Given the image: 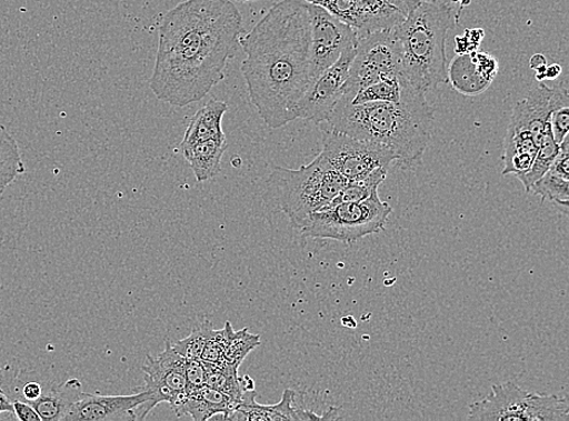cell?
<instances>
[{
  "instance_id": "obj_36",
  "label": "cell",
  "mask_w": 569,
  "mask_h": 421,
  "mask_svg": "<svg viewBox=\"0 0 569 421\" xmlns=\"http://www.w3.org/2000/svg\"><path fill=\"white\" fill-rule=\"evenodd\" d=\"M44 388L38 381H28L24 385L20 387V399L32 403L42 397Z\"/></svg>"
},
{
  "instance_id": "obj_12",
  "label": "cell",
  "mask_w": 569,
  "mask_h": 421,
  "mask_svg": "<svg viewBox=\"0 0 569 421\" xmlns=\"http://www.w3.org/2000/svg\"><path fill=\"white\" fill-rule=\"evenodd\" d=\"M153 408L151 394L147 390L130 397H103L83 392L63 421L143 420Z\"/></svg>"
},
{
  "instance_id": "obj_38",
  "label": "cell",
  "mask_w": 569,
  "mask_h": 421,
  "mask_svg": "<svg viewBox=\"0 0 569 421\" xmlns=\"http://www.w3.org/2000/svg\"><path fill=\"white\" fill-rule=\"evenodd\" d=\"M548 64V59L541 52H537L531 59H529V68H531L535 72L545 69Z\"/></svg>"
},
{
  "instance_id": "obj_18",
  "label": "cell",
  "mask_w": 569,
  "mask_h": 421,
  "mask_svg": "<svg viewBox=\"0 0 569 421\" xmlns=\"http://www.w3.org/2000/svg\"><path fill=\"white\" fill-rule=\"evenodd\" d=\"M170 407L178 417L190 415L194 421H206L218 414H222V418L227 419L237 403L228 394L204 385L200 389L188 390Z\"/></svg>"
},
{
  "instance_id": "obj_6",
  "label": "cell",
  "mask_w": 569,
  "mask_h": 421,
  "mask_svg": "<svg viewBox=\"0 0 569 421\" xmlns=\"http://www.w3.org/2000/svg\"><path fill=\"white\" fill-rule=\"evenodd\" d=\"M392 208L378 191L362 202H347L313 213L300 231L309 239L353 243L386 229Z\"/></svg>"
},
{
  "instance_id": "obj_11",
  "label": "cell",
  "mask_w": 569,
  "mask_h": 421,
  "mask_svg": "<svg viewBox=\"0 0 569 421\" xmlns=\"http://www.w3.org/2000/svg\"><path fill=\"white\" fill-rule=\"evenodd\" d=\"M356 46L342 52L337 62L317 77L297 107V120L326 123L343 94Z\"/></svg>"
},
{
  "instance_id": "obj_31",
  "label": "cell",
  "mask_w": 569,
  "mask_h": 421,
  "mask_svg": "<svg viewBox=\"0 0 569 421\" xmlns=\"http://www.w3.org/2000/svg\"><path fill=\"white\" fill-rule=\"evenodd\" d=\"M210 323H202L193 328L188 338L178 340L173 349L187 360H202V354L210 333Z\"/></svg>"
},
{
  "instance_id": "obj_22",
  "label": "cell",
  "mask_w": 569,
  "mask_h": 421,
  "mask_svg": "<svg viewBox=\"0 0 569 421\" xmlns=\"http://www.w3.org/2000/svg\"><path fill=\"white\" fill-rule=\"evenodd\" d=\"M539 143L526 131L508 130L505 141V153L501 160L505 162L502 176L520 177L531 169Z\"/></svg>"
},
{
  "instance_id": "obj_30",
  "label": "cell",
  "mask_w": 569,
  "mask_h": 421,
  "mask_svg": "<svg viewBox=\"0 0 569 421\" xmlns=\"http://www.w3.org/2000/svg\"><path fill=\"white\" fill-rule=\"evenodd\" d=\"M261 345V338L257 334H250L248 328L241 329L234 333L224 353V363L240 368L248 354Z\"/></svg>"
},
{
  "instance_id": "obj_15",
  "label": "cell",
  "mask_w": 569,
  "mask_h": 421,
  "mask_svg": "<svg viewBox=\"0 0 569 421\" xmlns=\"http://www.w3.org/2000/svg\"><path fill=\"white\" fill-rule=\"evenodd\" d=\"M187 363L171 345L166 341V349L156 358H147L142 367L144 388L150 392L152 403L156 407L162 402L169 404L176 402L188 391Z\"/></svg>"
},
{
  "instance_id": "obj_2",
  "label": "cell",
  "mask_w": 569,
  "mask_h": 421,
  "mask_svg": "<svg viewBox=\"0 0 569 421\" xmlns=\"http://www.w3.org/2000/svg\"><path fill=\"white\" fill-rule=\"evenodd\" d=\"M310 43L307 0H281L240 39L249 98L271 129L297 120L298 103L312 84Z\"/></svg>"
},
{
  "instance_id": "obj_1",
  "label": "cell",
  "mask_w": 569,
  "mask_h": 421,
  "mask_svg": "<svg viewBox=\"0 0 569 421\" xmlns=\"http://www.w3.org/2000/svg\"><path fill=\"white\" fill-rule=\"evenodd\" d=\"M243 33L231 0H187L169 10L158 31L154 97L177 108L203 100L224 78Z\"/></svg>"
},
{
  "instance_id": "obj_17",
  "label": "cell",
  "mask_w": 569,
  "mask_h": 421,
  "mask_svg": "<svg viewBox=\"0 0 569 421\" xmlns=\"http://www.w3.org/2000/svg\"><path fill=\"white\" fill-rule=\"evenodd\" d=\"M256 390L247 391L240 403L227 417L228 420L243 421H295L325 420L311 411L301 410L296 405L297 392L287 389L282 400L276 404L263 405L256 401Z\"/></svg>"
},
{
  "instance_id": "obj_8",
  "label": "cell",
  "mask_w": 569,
  "mask_h": 421,
  "mask_svg": "<svg viewBox=\"0 0 569 421\" xmlns=\"http://www.w3.org/2000/svg\"><path fill=\"white\" fill-rule=\"evenodd\" d=\"M405 77L399 41L393 30L360 37L341 98L357 90L393 77Z\"/></svg>"
},
{
  "instance_id": "obj_24",
  "label": "cell",
  "mask_w": 569,
  "mask_h": 421,
  "mask_svg": "<svg viewBox=\"0 0 569 421\" xmlns=\"http://www.w3.org/2000/svg\"><path fill=\"white\" fill-rule=\"evenodd\" d=\"M206 385L228 394L237 405L241 402L244 392L256 390L254 380L248 375L243 378L238 377V368L233 365H219L209 362H206Z\"/></svg>"
},
{
  "instance_id": "obj_32",
  "label": "cell",
  "mask_w": 569,
  "mask_h": 421,
  "mask_svg": "<svg viewBox=\"0 0 569 421\" xmlns=\"http://www.w3.org/2000/svg\"><path fill=\"white\" fill-rule=\"evenodd\" d=\"M485 38V31L481 29H468L465 34L456 37V52L458 54H469V52L479 50Z\"/></svg>"
},
{
  "instance_id": "obj_33",
  "label": "cell",
  "mask_w": 569,
  "mask_h": 421,
  "mask_svg": "<svg viewBox=\"0 0 569 421\" xmlns=\"http://www.w3.org/2000/svg\"><path fill=\"white\" fill-rule=\"evenodd\" d=\"M551 134L559 144L568 137L569 131V107L555 110L549 121Z\"/></svg>"
},
{
  "instance_id": "obj_13",
  "label": "cell",
  "mask_w": 569,
  "mask_h": 421,
  "mask_svg": "<svg viewBox=\"0 0 569 421\" xmlns=\"http://www.w3.org/2000/svg\"><path fill=\"white\" fill-rule=\"evenodd\" d=\"M320 7L350 24L359 38L393 30L407 17L391 0H323Z\"/></svg>"
},
{
  "instance_id": "obj_23",
  "label": "cell",
  "mask_w": 569,
  "mask_h": 421,
  "mask_svg": "<svg viewBox=\"0 0 569 421\" xmlns=\"http://www.w3.org/2000/svg\"><path fill=\"white\" fill-rule=\"evenodd\" d=\"M228 149L227 136L222 134L196 144L184 153L197 181L214 179L221 172V160Z\"/></svg>"
},
{
  "instance_id": "obj_20",
  "label": "cell",
  "mask_w": 569,
  "mask_h": 421,
  "mask_svg": "<svg viewBox=\"0 0 569 421\" xmlns=\"http://www.w3.org/2000/svg\"><path fill=\"white\" fill-rule=\"evenodd\" d=\"M228 110V103L219 100H210L204 104L190 120L179 147L181 154L188 153L198 143L224 134L221 123Z\"/></svg>"
},
{
  "instance_id": "obj_4",
  "label": "cell",
  "mask_w": 569,
  "mask_h": 421,
  "mask_svg": "<svg viewBox=\"0 0 569 421\" xmlns=\"http://www.w3.org/2000/svg\"><path fill=\"white\" fill-rule=\"evenodd\" d=\"M439 0H421L393 29L399 41L407 81L422 93L448 83L446 42L456 28L459 12Z\"/></svg>"
},
{
  "instance_id": "obj_29",
  "label": "cell",
  "mask_w": 569,
  "mask_h": 421,
  "mask_svg": "<svg viewBox=\"0 0 569 421\" xmlns=\"http://www.w3.org/2000/svg\"><path fill=\"white\" fill-rule=\"evenodd\" d=\"M234 329L230 322L224 323L220 331L211 328L207 344L202 354V360L213 364L224 363V353L234 337Z\"/></svg>"
},
{
  "instance_id": "obj_3",
  "label": "cell",
  "mask_w": 569,
  "mask_h": 421,
  "mask_svg": "<svg viewBox=\"0 0 569 421\" xmlns=\"http://www.w3.org/2000/svg\"><path fill=\"white\" fill-rule=\"evenodd\" d=\"M433 121L427 94L412 87L401 102L339 100L326 123L333 131L389 150L397 162L413 166L429 147Z\"/></svg>"
},
{
  "instance_id": "obj_34",
  "label": "cell",
  "mask_w": 569,
  "mask_h": 421,
  "mask_svg": "<svg viewBox=\"0 0 569 421\" xmlns=\"http://www.w3.org/2000/svg\"><path fill=\"white\" fill-rule=\"evenodd\" d=\"M207 365L203 360H188L187 380L188 390L200 389L206 385Z\"/></svg>"
},
{
  "instance_id": "obj_27",
  "label": "cell",
  "mask_w": 569,
  "mask_h": 421,
  "mask_svg": "<svg viewBox=\"0 0 569 421\" xmlns=\"http://www.w3.org/2000/svg\"><path fill=\"white\" fill-rule=\"evenodd\" d=\"M559 152L560 144L555 141L549 126L546 133L541 137L531 169H529L527 173L518 177V179L523 183L526 192H531L535 183L548 172Z\"/></svg>"
},
{
  "instance_id": "obj_21",
  "label": "cell",
  "mask_w": 569,
  "mask_h": 421,
  "mask_svg": "<svg viewBox=\"0 0 569 421\" xmlns=\"http://www.w3.org/2000/svg\"><path fill=\"white\" fill-rule=\"evenodd\" d=\"M82 393L81 381L70 379L61 385L44 389L42 397L31 404L42 421H63Z\"/></svg>"
},
{
  "instance_id": "obj_28",
  "label": "cell",
  "mask_w": 569,
  "mask_h": 421,
  "mask_svg": "<svg viewBox=\"0 0 569 421\" xmlns=\"http://www.w3.org/2000/svg\"><path fill=\"white\" fill-rule=\"evenodd\" d=\"M20 399L18 375L11 367L0 368V420H17L12 401Z\"/></svg>"
},
{
  "instance_id": "obj_16",
  "label": "cell",
  "mask_w": 569,
  "mask_h": 421,
  "mask_svg": "<svg viewBox=\"0 0 569 421\" xmlns=\"http://www.w3.org/2000/svg\"><path fill=\"white\" fill-rule=\"evenodd\" d=\"M499 72L498 60L485 51L458 54L447 69L448 82L459 94L478 97L492 86Z\"/></svg>"
},
{
  "instance_id": "obj_10",
  "label": "cell",
  "mask_w": 569,
  "mask_h": 421,
  "mask_svg": "<svg viewBox=\"0 0 569 421\" xmlns=\"http://www.w3.org/2000/svg\"><path fill=\"white\" fill-rule=\"evenodd\" d=\"M311 43L310 77L315 79L339 60L342 52L357 46L359 34L350 24L330 14L320 6L309 3Z\"/></svg>"
},
{
  "instance_id": "obj_37",
  "label": "cell",
  "mask_w": 569,
  "mask_h": 421,
  "mask_svg": "<svg viewBox=\"0 0 569 421\" xmlns=\"http://www.w3.org/2000/svg\"><path fill=\"white\" fill-rule=\"evenodd\" d=\"M562 73V66L559 63L547 64L545 71L540 73H536V79L538 82L545 81H556Z\"/></svg>"
},
{
  "instance_id": "obj_25",
  "label": "cell",
  "mask_w": 569,
  "mask_h": 421,
  "mask_svg": "<svg viewBox=\"0 0 569 421\" xmlns=\"http://www.w3.org/2000/svg\"><path fill=\"white\" fill-rule=\"evenodd\" d=\"M413 86L407 81V78L393 77L382 79V81L369 84L357 90L350 98H341L352 104L366 102H401L408 90Z\"/></svg>"
},
{
  "instance_id": "obj_39",
  "label": "cell",
  "mask_w": 569,
  "mask_h": 421,
  "mask_svg": "<svg viewBox=\"0 0 569 421\" xmlns=\"http://www.w3.org/2000/svg\"><path fill=\"white\" fill-rule=\"evenodd\" d=\"M238 3L253 2V0H236Z\"/></svg>"
},
{
  "instance_id": "obj_7",
  "label": "cell",
  "mask_w": 569,
  "mask_h": 421,
  "mask_svg": "<svg viewBox=\"0 0 569 421\" xmlns=\"http://www.w3.org/2000/svg\"><path fill=\"white\" fill-rule=\"evenodd\" d=\"M469 420L568 421L569 403L556 394H540L513 383L496 384L492 393L470 405Z\"/></svg>"
},
{
  "instance_id": "obj_5",
  "label": "cell",
  "mask_w": 569,
  "mask_h": 421,
  "mask_svg": "<svg viewBox=\"0 0 569 421\" xmlns=\"http://www.w3.org/2000/svg\"><path fill=\"white\" fill-rule=\"evenodd\" d=\"M268 181L278 206L298 230L330 204L348 182L322 153L299 169L276 167Z\"/></svg>"
},
{
  "instance_id": "obj_9",
  "label": "cell",
  "mask_w": 569,
  "mask_h": 421,
  "mask_svg": "<svg viewBox=\"0 0 569 421\" xmlns=\"http://www.w3.org/2000/svg\"><path fill=\"white\" fill-rule=\"evenodd\" d=\"M321 153L348 181L362 179L380 168L390 169L396 161L389 150L333 130L325 137Z\"/></svg>"
},
{
  "instance_id": "obj_26",
  "label": "cell",
  "mask_w": 569,
  "mask_h": 421,
  "mask_svg": "<svg viewBox=\"0 0 569 421\" xmlns=\"http://www.w3.org/2000/svg\"><path fill=\"white\" fill-rule=\"evenodd\" d=\"M26 172L19 144L8 129L0 124V192Z\"/></svg>"
},
{
  "instance_id": "obj_19",
  "label": "cell",
  "mask_w": 569,
  "mask_h": 421,
  "mask_svg": "<svg viewBox=\"0 0 569 421\" xmlns=\"http://www.w3.org/2000/svg\"><path fill=\"white\" fill-rule=\"evenodd\" d=\"M531 192L542 200L553 202L567 215L569 208V141L560 143V152L548 172L539 179Z\"/></svg>"
},
{
  "instance_id": "obj_14",
  "label": "cell",
  "mask_w": 569,
  "mask_h": 421,
  "mask_svg": "<svg viewBox=\"0 0 569 421\" xmlns=\"http://www.w3.org/2000/svg\"><path fill=\"white\" fill-rule=\"evenodd\" d=\"M563 107H569L567 84L550 88L539 82L526 98L515 104L508 130L526 131L540 143L549 128L551 113Z\"/></svg>"
},
{
  "instance_id": "obj_35",
  "label": "cell",
  "mask_w": 569,
  "mask_h": 421,
  "mask_svg": "<svg viewBox=\"0 0 569 421\" xmlns=\"http://www.w3.org/2000/svg\"><path fill=\"white\" fill-rule=\"evenodd\" d=\"M12 408H14V414L17 420L21 421H42L41 417L38 415L33 405L21 399L12 401Z\"/></svg>"
}]
</instances>
